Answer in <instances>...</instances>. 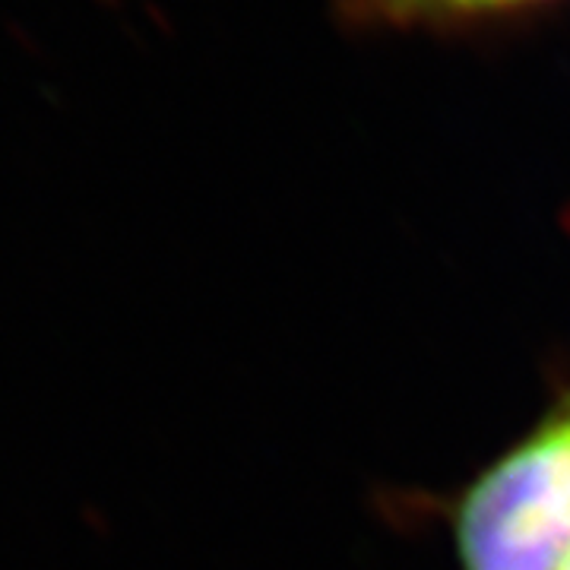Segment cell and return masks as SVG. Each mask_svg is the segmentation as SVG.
I'll return each instance as SVG.
<instances>
[{
	"label": "cell",
	"mask_w": 570,
	"mask_h": 570,
	"mask_svg": "<svg viewBox=\"0 0 570 570\" xmlns=\"http://www.w3.org/2000/svg\"><path fill=\"white\" fill-rule=\"evenodd\" d=\"M460 570H564L570 561V387L450 504Z\"/></svg>",
	"instance_id": "6da1fadb"
},
{
	"label": "cell",
	"mask_w": 570,
	"mask_h": 570,
	"mask_svg": "<svg viewBox=\"0 0 570 570\" xmlns=\"http://www.w3.org/2000/svg\"><path fill=\"white\" fill-rule=\"evenodd\" d=\"M561 0H336V13L355 29L381 32H456L539 13Z\"/></svg>",
	"instance_id": "7a4b0ae2"
},
{
	"label": "cell",
	"mask_w": 570,
	"mask_h": 570,
	"mask_svg": "<svg viewBox=\"0 0 570 570\" xmlns=\"http://www.w3.org/2000/svg\"><path fill=\"white\" fill-rule=\"evenodd\" d=\"M564 570H570V561H568V568H564Z\"/></svg>",
	"instance_id": "3957f363"
}]
</instances>
